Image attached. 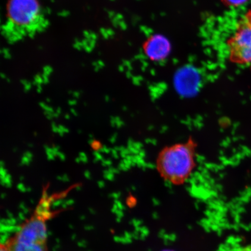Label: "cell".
I'll return each mask as SVG.
<instances>
[{
    "instance_id": "obj_1",
    "label": "cell",
    "mask_w": 251,
    "mask_h": 251,
    "mask_svg": "<svg viewBox=\"0 0 251 251\" xmlns=\"http://www.w3.org/2000/svg\"><path fill=\"white\" fill-rule=\"evenodd\" d=\"M7 12L4 33L9 40L33 35L46 26L42 7L37 0H9Z\"/></svg>"
},
{
    "instance_id": "obj_5",
    "label": "cell",
    "mask_w": 251,
    "mask_h": 251,
    "mask_svg": "<svg viewBox=\"0 0 251 251\" xmlns=\"http://www.w3.org/2000/svg\"><path fill=\"white\" fill-rule=\"evenodd\" d=\"M169 47L162 37H155L147 42L146 51L151 57L153 59H160L167 54Z\"/></svg>"
},
{
    "instance_id": "obj_3",
    "label": "cell",
    "mask_w": 251,
    "mask_h": 251,
    "mask_svg": "<svg viewBox=\"0 0 251 251\" xmlns=\"http://www.w3.org/2000/svg\"><path fill=\"white\" fill-rule=\"evenodd\" d=\"M158 171L165 179L181 183L190 176L195 166V153L189 144H175L159 153Z\"/></svg>"
},
{
    "instance_id": "obj_8",
    "label": "cell",
    "mask_w": 251,
    "mask_h": 251,
    "mask_svg": "<svg viewBox=\"0 0 251 251\" xmlns=\"http://www.w3.org/2000/svg\"><path fill=\"white\" fill-rule=\"evenodd\" d=\"M99 184L100 187H103L104 186V183H103L102 181H100Z\"/></svg>"
},
{
    "instance_id": "obj_4",
    "label": "cell",
    "mask_w": 251,
    "mask_h": 251,
    "mask_svg": "<svg viewBox=\"0 0 251 251\" xmlns=\"http://www.w3.org/2000/svg\"><path fill=\"white\" fill-rule=\"evenodd\" d=\"M226 45L229 61L251 70V10L238 19Z\"/></svg>"
},
{
    "instance_id": "obj_7",
    "label": "cell",
    "mask_w": 251,
    "mask_h": 251,
    "mask_svg": "<svg viewBox=\"0 0 251 251\" xmlns=\"http://www.w3.org/2000/svg\"><path fill=\"white\" fill-rule=\"evenodd\" d=\"M1 251H8L7 247L4 244H1Z\"/></svg>"
},
{
    "instance_id": "obj_2",
    "label": "cell",
    "mask_w": 251,
    "mask_h": 251,
    "mask_svg": "<svg viewBox=\"0 0 251 251\" xmlns=\"http://www.w3.org/2000/svg\"><path fill=\"white\" fill-rule=\"evenodd\" d=\"M50 216L48 208L37 206L36 215L23 223L5 244L8 251H48L46 221Z\"/></svg>"
},
{
    "instance_id": "obj_6",
    "label": "cell",
    "mask_w": 251,
    "mask_h": 251,
    "mask_svg": "<svg viewBox=\"0 0 251 251\" xmlns=\"http://www.w3.org/2000/svg\"><path fill=\"white\" fill-rule=\"evenodd\" d=\"M228 4L231 6H240L246 4L249 0H226Z\"/></svg>"
}]
</instances>
